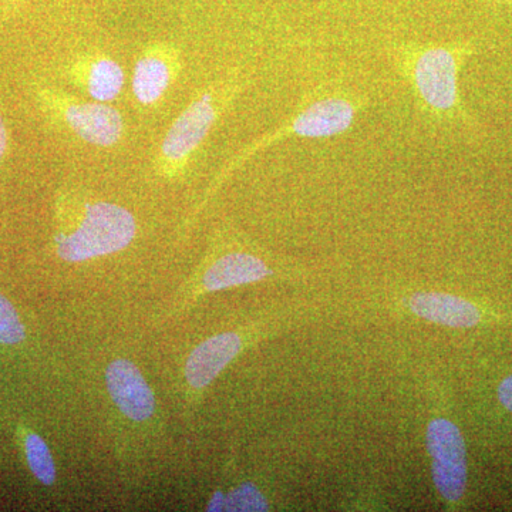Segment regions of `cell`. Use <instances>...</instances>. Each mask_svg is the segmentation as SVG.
Returning a JSON list of instances; mask_svg holds the SVG:
<instances>
[{
    "instance_id": "7a4b0ae2",
    "label": "cell",
    "mask_w": 512,
    "mask_h": 512,
    "mask_svg": "<svg viewBox=\"0 0 512 512\" xmlns=\"http://www.w3.org/2000/svg\"><path fill=\"white\" fill-rule=\"evenodd\" d=\"M74 224L56 235V252L67 262L116 254L127 248L137 234L134 215L111 202H83L76 208Z\"/></svg>"
},
{
    "instance_id": "ba28073f",
    "label": "cell",
    "mask_w": 512,
    "mask_h": 512,
    "mask_svg": "<svg viewBox=\"0 0 512 512\" xmlns=\"http://www.w3.org/2000/svg\"><path fill=\"white\" fill-rule=\"evenodd\" d=\"M106 383L111 399L121 413L136 421L153 416L156 399L136 365L126 359L114 360L107 367Z\"/></svg>"
},
{
    "instance_id": "5bb4252c",
    "label": "cell",
    "mask_w": 512,
    "mask_h": 512,
    "mask_svg": "<svg viewBox=\"0 0 512 512\" xmlns=\"http://www.w3.org/2000/svg\"><path fill=\"white\" fill-rule=\"evenodd\" d=\"M25 339V328L12 303L0 293V345H18Z\"/></svg>"
},
{
    "instance_id": "8992f818",
    "label": "cell",
    "mask_w": 512,
    "mask_h": 512,
    "mask_svg": "<svg viewBox=\"0 0 512 512\" xmlns=\"http://www.w3.org/2000/svg\"><path fill=\"white\" fill-rule=\"evenodd\" d=\"M434 487L450 507H457L467 488V447L456 423L439 417L426 431Z\"/></svg>"
},
{
    "instance_id": "4fadbf2b",
    "label": "cell",
    "mask_w": 512,
    "mask_h": 512,
    "mask_svg": "<svg viewBox=\"0 0 512 512\" xmlns=\"http://www.w3.org/2000/svg\"><path fill=\"white\" fill-rule=\"evenodd\" d=\"M25 447L30 470L35 474L37 480L45 485L55 484V461H53L52 454H50L45 440L35 433L29 434L26 437Z\"/></svg>"
},
{
    "instance_id": "2e32d148",
    "label": "cell",
    "mask_w": 512,
    "mask_h": 512,
    "mask_svg": "<svg viewBox=\"0 0 512 512\" xmlns=\"http://www.w3.org/2000/svg\"><path fill=\"white\" fill-rule=\"evenodd\" d=\"M498 399L505 409L512 413V375L505 377L498 386Z\"/></svg>"
},
{
    "instance_id": "277c9868",
    "label": "cell",
    "mask_w": 512,
    "mask_h": 512,
    "mask_svg": "<svg viewBox=\"0 0 512 512\" xmlns=\"http://www.w3.org/2000/svg\"><path fill=\"white\" fill-rule=\"evenodd\" d=\"M357 106L353 101L345 97H323L308 104L305 109L299 110L293 119L286 121L284 126L276 128L272 133L254 141L251 146L244 148L232 160H229L221 173L211 184L210 192L218 190V187L232 171L245 163L248 158L261 151L262 148L271 146L275 141L289 137L305 138H329L339 136L348 131L355 123Z\"/></svg>"
},
{
    "instance_id": "3957f363",
    "label": "cell",
    "mask_w": 512,
    "mask_h": 512,
    "mask_svg": "<svg viewBox=\"0 0 512 512\" xmlns=\"http://www.w3.org/2000/svg\"><path fill=\"white\" fill-rule=\"evenodd\" d=\"M473 47L470 45L421 46L407 50L409 70L417 96L437 117L461 113L458 76Z\"/></svg>"
},
{
    "instance_id": "30bf717a",
    "label": "cell",
    "mask_w": 512,
    "mask_h": 512,
    "mask_svg": "<svg viewBox=\"0 0 512 512\" xmlns=\"http://www.w3.org/2000/svg\"><path fill=\"white\" fill-rule=\"evenodd\" d=\"M406 305L413 315L448 328H473L483 320V311L478 306L450 293H413Z\"/></svg>"
},
{
    "instance_id": "52a82bcc",
    "label": "cell",
    "mask_w": 512,
    "mask_h": 512,
    "mask_svg": "<svg viewBox=\"0 0 512 512\" xmlns=\"http://www.w3.org/2000/svg\"><path fill=\"white\" fill-rule=\"evenodd\" d=\"M181 70V53L168 43H154L138 56L133 70V94L143 106L163 99Z\"/></svg>"
},
{
    "instance_id": "9a60e30c",
    "label": "cell",
    "mask_w": 512,
    "mask_h": 512,
    "mask_svg": "<svg viewBox=\"0 0 512 512\" xmlns=\"http://www.w3.org/2000/svg\"><path fill=\"white\" fill-rule=\"evenodd\" d=\"M268 508L264 495L251 484H244L225 495L224 511H264Z\"/></svg>"
},
{
    "instance_id": "ac0fdd59",
    "label": "cell",
    "mask_w": 512,
    "mask_h": 512,
    "mask_svg": "<svg viewBox=\"0 0 512 512\" xmlns=\"http://www.w3.org/2000/svg\"><path fill=\"white\" fill-rule=\"evenodd\" d=\"M8 2H16V0H8Z\"/></svg>"
},
{
    "instance_id": "6da1fadb",
    "label": "cell",
    "mask_w": 512,
    "mask_h": 512,
    "mask_svg": "<svg viewBox=\"0 0 512 512\" xmlns=\"http://www.w3.org/2000/svg\"><path fill=\"white\" fill-rule=\"evenodd\" d=\"M238 86L237 79L212 84L178 114L165 133L154 160L158 175L175 178L184 173L191 158L234 99Z\"/></svg>"
},
{
    "instance_id": "e0dca14e",
    "label": "cell",
    "mask_w": 512,
    "mask_h": 512,
    "mask_svg": "<svg viewBox=\"0 0 512 512\" xmlns=\"http://www.w3.org/2000/svg\"><path fill=\"white\" fill-rule=\"evenodd\" d=\"M9 147V134L8 128H6L5 121H3L2 114H0V161L3 160V157L8 153Z\"/></svg>"
},
{
    "instance_id": "9c48e42d",
    "label": "cell",
    "mask_w": 512,
    "mask_h": 512,
    "mask_svg": "<svg viewBox=\"0 0 512 512\" xmlns=\"http://www.w3.org/2000/svg\"><path fill=\"white\" fill-rule=\"evenodd\" d=\"M244 345V336L238 332L221 333L205 340L188 357L187 382L194 389H204L238 356Z\"/></svg>"
},
{
    "instance_id": "7c38bea8",
    "label": "cell",
    "mask_w": 512,
    "mask_h": 512,
    "mask_svg": "<svg viewBox=\"0 0 512 512\" xmlns=\"http://www.w3.org/2000/svg\"><path fill=\"white\" fill-rule=\"evenodd\" d=\"M274 274L261 256L248 251H229L218 256L205 271L202 286L205 291H221L264 281Z\"/></svg>"
},
{
    "instance_id": "8fae6325",
    "label": "cell",
    "mask_w": 512,
    "mask_h": 512,
    "mask_svg": "<svg viewBox=\"0 0 512 512\" xmlns=\"http://www.w3.org/2000/svg\"><path fill=\"white\" fill-rule=\"evenodd\" d=\"M70 79L92 100L110 103L120 96L124 70L106 55L80 56L70 67Z\"/></svg>"
},
{
    "instance_id": "5b68a950",
    "label": "cell",
    "mask_w": 512,
    "mask_h": 512,
    "mask_svg": "<svg viewBox=\"0 0 512 512\" xmlns=\"http://www.w3.org/2000/svg\"><path fill=\"white\" fill-rule=\"evenodd\" d=\"M40 103L53 120L90 146H116L126 131L120 111L109 103L79 99L60 90H42Z\"/></svg>"
}]
</instances>
